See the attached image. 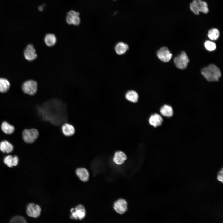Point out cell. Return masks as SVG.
Wrapping results in <instances>:
<instances>
[{
	"mask_svg": "<svg viewBox=\"0 0 223 223\" xmlns=\"http://www.w3.org/2000/svg\"><path fill=\"white\" fill-rule=\"evenodd\" d=\"M39 135L38 131L34 128L25 129L24 130L22 133L23 140L26 143L29 144L33 143Z\"/></svg>",
	"mask_w": 223,
	"mask_h": 223,
	"instance_id": "obj_4",
	"label": "cell"
},
{
	"mask_svg": "<svg viewBox=\"0 0 223 223\" xmlns=\"http://www.w3.org/2000/svg\"><path fill=\"white\" fill-rule=\"evenodd\" d=\"M75 174L79 180L83 182H86L89 179L90 174L88 170L84 167L76 168Z\"/></svg>",
	"mask_w": 223,
	"mask_h": 223,
	"instance_id": "obj_11",
	"label": "cell"
},
{
	"mask_svg": "<svg viewBox=\"0 0 223 223\" xmlns=\"http://www.w3.org/2000/svg\"><path fill=\"white\" fill-rule=\"evenodd\" d=\"M127 159L126 155L124 153L118 151L115 153L113 160L115 164L120 165L123 164Z\"/></svg>",
	"mask_w": 223,
	"mask_h": 223,
	"instance_id": "obj_16",
	"label": "cell"
},
{
	"mask_svg": "<svg viewBox=\"0 0 223 223\" xmlns=\"http://www.w3.org/2000/svg\"><path fill=\"white\" fill-rule=\"evenodd\" d=\"M128 49V45L122 42H120L117 43L115 47L116 53L119 55L124 54Z\"/></svg>",
	"mask_w": 223,
	"mask_h": 223,
	"instance_id": "obj_21",
	"label": "cell"
},
{
	"mask_svg": "<svg viewBox=\"0 0 223 223\" xmlns=\"http://www.w3.org/2000/svg\"><path fill=\"white\" fill-rule=\"evenodd\" d=\"M1 128L5 133L8 135L12 134L15 131L14 127L6 121H3L2 123Z\"/></svg>",
	"mask_w": 223,
	"mask_h": 223,
	"instance_id": "obj_20",
	"label": "cell"
},
{
	"mask_svg": "<svg viewBox=\"0 0 223 223\" xmlns=\"http://www.w3.org/2000/svg\"><path fill=\"white\" fill-rule=\"evenodd\" d=\"M44 41L45 44L48 46L52 47L56 43L57 38L54 34L49 33L45 35Z\"/></svg>",
	"mask_w": 223,
	"mask_h": 223,
	"instance_id": "obj_19",
	"label": "cell"
},
{
	"mask_svg": "<svg viewBox=\"0 0 223 223\" xmlns=\"http://www.w3.org/2000/svg\"><path fill=\"white\" fill-rule=\"evenodd\" d=\"M10 223H27V222L26 219L23 216H16L11 220Z\"/></svg>",
	"mask_w": 223,
	"mask_h": 223,
	"instance_id": "obj_27",
	"label": "cell"
},
{
	"mask_svg": "<svg viewBox=\"0 0 223 223\" xmlns=\"http://www.w3.org/2000/svg\"><path fill=\"white\" fill-rule=\"evenodd\" d=\"M61 130L63 134L67 137L73 135L75 132L74 126L72 124L67 123H64L62 125Z\"/></svg>",
	"mask_w": 223,
	"mask_h": 223,
	"instance_id": "obj_13",
	"label": "cell"
},
{
	"mask_svg": "<svg viewBox=\"0 0 223 223\" xmlns=\"http://www.w3.org/2000/svg\"><path fill=\"white\" fill-rule=\"evenodd\" d=\"M125 97L127 100L133 103L137 102L139 98L138 94L133 90L127 91L125 94Z\"/></svg>",
	"mask_w": 223,
	"mask_h": 223,
	"instance_id": "obj_23",
	"label": "cell"
},
{
	"mask_svg": "<svg viewBox=\"0 0 223 223\" xmlns=\"http://www.w3.org/2000/svg\"><path fill=\"white\" fill-rule=\"evenodd\" d=\"M24 55L25 59L28 61H33L36 58L37 55L33 45H28L24 51Z\"/></svg>",
	"mask_w": 223,
	"mask_h": 223,
	"instance_id": "obj_12",
	"label": "cell"
},
{
	"mask_svg": "<svg viewBox=\"0 0 223 223\" xmlns=\"http://www.w3.org/2000/svg\"><path fill=\"white\" fill-rule=\"evenodd\" d=\"M113 208L117 213L120 214H123L127 210V202L123 199H119L114 203Z\"/></svg>",
	"mask_w": 223,
	"mask_h": 223,
	"instance_id": "obj_10",
	"label": "cell"
},
{
	"mask_svg": "<svg viewBox=\"0 0 223 223\" xmlns=\"http://www.w3.org/2000/svg\"><path fill=\"white\" fill-rule=\"evenodd\" d=\"M39 111L43 120L54 125H60L67 120L66 106L59 100L47 101L39 108Z\"/></svg>",
	"mask_w": 223,
	"mask_h": 223,
	"instance_id": "obj_1",
	"label": "cell"
},
{
	"mask_svg": "<svg viewBox=\"0 0 223 223\" xmlns=\"http://www.w3.org/2000/svg\"><path fill=\"white\" fill-rule=\"evenodd\" d=\"M18 158L17 156H13L11 155L6 156L3 160L4 163L9 167L17 166L18 164Z\"/></svg>",
	"mask_w": 223,
	"mask_h": 223,
	"instance_id": "obj_17",
	"label": "cell"
},
{
	"mask_svg": "<svg viewBox=\"0 0 223 223\" xmlns=\"http://www.w3.org/2000/svg\"><path fill=\"white\" fill-rule=\"evenodd\" d=\"M219 31L216 28L210 29L208 32V36L211 40H215L217 39L219 36Z\"/></svg>",
	"mask_w": 223,
	"mask_h": 223,
	"instance_id": "obj_25",
	"label": "cell"
},
{
	"mask_svg": "<svg viewBox=\"0 0 223 223\" xmlns=\"http://www.w3.org/2000/svg\"><path fill=\"white\" fill-rule=\"evenodd\" d=\"M204 46L206 49L209 51H213L215 50L216 48V44L213 42L207 40L204 43Z\"/></svg>",
	"mask_w": 223,
	"mask_h": 223,
	"instance_id": "obj_26",
	"label": "cell"
},
{
	"mask_svg": "<svg viewBox=\"0 0 223 223\" xmlns=\"http://www.w3.org/2000/svg\"><path fill=\"white\" fill-rule=\"evenodd\" d=\"M84 207L81 204H78L75 208H72L70 210L71 214L70 217L72 219L81 220L84 218L86 215V211Z\"/></svg>",
	"mask_w": 223,
	"mask_h": 223,
	"instance_id": "obj_6",
	"label": "cell"
},
{
	"mask_svg": "<svg viewBox=\"0 0 223 223\" xmlns=\"http://www.w3.org/2000/svg\"><path fill=\"white\" fill-rule=\"evenodd\" d=\"M160 112L163 116L167 117H171L173 114V110L172 107L168 105H164L160 109Z\"/></svg>",
	"mask_w": 223,
	"mask_h": 223,
	"instance_id": "obj_22",
	"label": "cell"
},
{
	"mask_svg": "<svg viewBox=\"0 0 223 223\" xmlns=\"http://www.w3.org/2000/svg\"><path fill=\"white\" fill-rule=\"evenodd\" d=\"M22 89L24 93L29 95H33L37 91V83L32 80L26 81L23 83Z\"/></svg>",
	"mask_w": 223,
	"mask_h": 223,
	"instance_id": "obj_3",
	"label": "cell"
},
{
	"mask_svg": "<svg viewBox=\"0 0 223 223\" xmlns=\"http://www.w3.org/2000/svg\"><path fill=\"white\" fill-rule=\"evenodd\" d=\"M10 86L8 80L5 78H0V92L2 93L7 92Z\"/></svg>",
	"mask_w": 223,
	"mask_h": 223,
	"instance_id": "obj_24",
	"label": "cell"
},
{
	"mask_svg": "<svg viewBox=\"0 0 223 223\" xmlns=\"http://www.w3.org/2000/svg\"><path fill=\"white\" fill-rule=\"evenodd\" d=\"M157 56L158 58L163 62H168L171 59L172 54L168 48L163 47L157 51Z\"/></svg>",
	"mask_w": 223,
	"mask_h": 223,
	"instance_id": "obj_9",
	"label": "cell"
},
{
	"mask_svg": "<svg viewBox=\"0 0 223 223\" xmlns=\"http://www.w3.org/2000/svg\"><path fill=\"white\" fill-rule=\"evenodd\" d=\"M13 149V145L8 141L3 140L0 142V150L4 153H10Z\"/></svg>",
	"mask_w": 223,
	"mask_h": 223,
	"instance_id": "obj_18",
	"label": "cell"
},
{
	"mask_svg": "<svg viewBox=\"0 0 223 223\" xmlns=\"http://www.w3.org/2000/svg\"><path fill=\"white\" fill-rule=\"evenodd\" d=\"M201 73L206 79L210 82L218 81L221 76L220 69L213 64L204 67L201 71Z\"/></svg>",
	"mask_w": 223,
	"mask_h": 223,
	"instance_id": "obj_2",
	"label": "cell"
},
{
	"mask_svg": "<svg viewBox=\"0 0 223 223\" xmlns=\"http://www.w3.org/2000/svg\"><path fill=\"white\" fill-rule=\"evenodd\" d=\"M190 8L192 11L195 14L199 15V11L196 5L193 2H191L190 5Z\"/></svg>",
	"mask_w": 223,
	"mask_h": 223,
	"instance_id": "obj_28",
	"label": "cell"
},
{
	"mask_svg": "<svg viewBox=\"0 0 223 223\" xmlns=\"http://www.w3.org/2000/svg\"><path fill=\"white\" fill-rule=\"evenodd\" d=\"M41 208L40 206L33 203H29L27 206L26 212L29 216L37 218L40 214Z\"/></svg>",
	"mask_w": 223,
	"mask_h": 223,
	"instance_id": "obj_8",
	"label": "cell"
},
{
	"mask_svg": "<svg viewBox=\"0 0 223 223\" xmlns=\"http://www.w3.org/2000/svg\"><path fill=\"white\" fill-rule=\"evenodd\" d=\"M174 62L176 67L181 69H185L189 62V59L186 54L184 51L181 53L174 59Z\"/></svg>",
	"mask_w": 223,
	"mask_h": 223,
	"instance_id": "obj_5",
	"label": "cell"
},
{
	"mask_svg": "<svg viewBox=\"0 0 223 223\" xmlns=\"http://www.w3.org/2000/svg\"><path fill=\"white\" fill-rule=\"evenodd\" d=\"M79 13L73 10H71L67 14L66 20L69 24L78 26L80 23Z\"/></svg>",
	"mask_w": 223,
	"mask_h": 223,
	"instance_id": "obj_7",
	"label": "cell"
},
{
	"mask_svg": "<svg viewBox=\"0 0 223 223\" xmlns=\"http://www.w3.org/2000/svg\"><path fill=\"white\" fill-rule=\"evenodd\" d=\"M163 121L162 117L157 113L151 115L149 119V122L150 125L155 127L160 126Z\"/></svg>",
	"mask_w": 223,
	"mask_h": 223,
	"instance_id": "obj_14",
	"label": "cell"
},
{
	"mask_svg": "<svg viewBox=\"0 0 223 223\" xmlns=\"http://www.w3.org/2000/svg\"><path fill=\"white\" fill-rule=\"evenodd\" d=\"M217 179L220 182L222 183L223 181V169H221L218 172L217 176Z\"/></svg>",
	"mask_w": 223,
	"mask_h": 223,
	"instance_id": "obj_29",
	"label": "cell"
},
{
	"mask_svg": "<svg viewBox=\"0 0 223 223\" xmlns=\"http://www.w3.org/2000/svg\"><path fill=\"white\" fill-rule=\"evenodd\" d=\"M39 9L40 11H42L43 9V7L42 6H40L39 7Z\"/></svg>",
	"mask_w": 223,
	"mask_h": 223,
	"instance_id": "obj_30",
	"label": "cell"
},
{
	"mask_svg": "<svg viewBox=\"0 0 223 223\" xmlns=\"http://www.w3.org/2000/svg\"><path fill=\"white\" fill-rule=\"evenodd\" d=\"M192 2L196 5L199 12L205 14L208 12V5L206 2L202 0H193Z\"/></svg>",
	"mask_w": 223,
	"mask_h": 223,
	"instance_id": "obj_15",
	"label": "cell"
}]
</instances>
